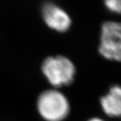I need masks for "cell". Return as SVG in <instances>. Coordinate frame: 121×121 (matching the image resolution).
Here are the masks:
<instances>
[{
	"label": "cell",
	"instance_id": "6da1fadb",
	"mask_svg": "<svg viewBox=\"0 0 121 121\" xmlns=\"http://www.w3.org/2000/svg\"><path fill=\"white\" fill-rule=\"evenodd\" d=\"M42 69L52 86H68L73 82L75 67L69 59L63 56H50L44 60Z\"/></svg>",
	"mask_w": 121,
	"mask_h": 121
},
{
	"label": "cell",
	"instance_id": "52a82bcc",
	"mask_svg": "<svg viewBox=\"0 0 121 121\" xmlns=\"http://www.w3.org/2000/svg\"><path fill=\"white\" fill-rule=\"evenodd\" d=\"M104 121V120H102V119H101V118H91L90 119V121Z\"/></svg>",
	"mask_w": 121,
	"mask_h": 121
},
{
	"label": "cell",
	"instance_id": "7a4b0ae2",
	"mask_svg": "<svg viewBox=\"0 0 121 121\" xmlns=\"http://www.w3.org/2000/svg\"><path fill=\"white\" fill-rule=\"evenodd\" d=\"M38 109L41 116L48 121H60L68 115L69 104L60 92L48 90L39 96Z\"/></svg>",
	"mask_w": 121,
	"mask_h": 121
},
{
	"label": "cell",
	"instance_id": "8992f818",
	"mask_svg": "<svg viewBox=\"0 0 121 121\" xmlns=\"http://www.w3.org/2000/svg\"><path fill=\"white\" fill-rule=\"evenodd\" d=\"M106 8L111 12L121 14V0H104Z\"/></svg>",
	"mask_w": 121,
	"mask_h": 121
},
{
	"label": "cell",
	"instance_id": "5b68a950",
	"mask_svg": "<svg viewBox=\"0 0 121 121\" xmlns=\"http://www.w3.org/2000/svg\"><path fill=\"white\" fill-rule=\"evenodd\" d=\"M100 105L104 112L110 117L121 118V86H112L106 95L100 98Z\"/></svg>",
	"mask_w": 121,
	"mask_h": 121
},
{
	"label": "cell",
	"instance_id": "277c9868",
	"mask_svg": "<svg viewBox=\"0 0 121 121\" xmlns=\"http://www.w3.org/2000/svg\"><path fill=\"white\" fill-rule=\"evenodd\" d=\"M43 16L47 26L58 32H65L71 26V20L69 15L55 4L47 3L44 5Z\"/></svg>",
	"mask_w": 121,
	"mask_h": 121
},
{
	"label": "cell",
	"instance_id": "3957f363",
	"mask_svg": "<svg viewBox=\"0 0 121 121\" xmlns=\"http://www.w3.org/2000/svg\"><path fill=\"white\" fill-rule=\"evenodd\" d=\"M98 51L106 59L121 62V22L108 21L102 24Z\"/></svg>",
	"mask_w": 121,
	"mask_h": 121
}]
</instances>
